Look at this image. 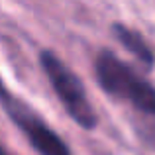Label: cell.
<instances>
[{"label": "cell", "mask_w": 155, "mask_h": 155, "mask_svg": "<svg viewBox=\"0 0 155 155\" xmlns=\"http://www.w3.org/2000/svg\"><path fill=\"white\" fill-rule=\"evenodd\" d=\"M38 63L67 116L81 130L92 132L98 128V114L88 98L87 87L79 79V75L49 47L39 51Z\"/></svg>", "instance_id": "2"}, {"label": "cell", "mask_w": 155, "mask_h": 155, "mask_svg": "<svg viewBox=\"0 0 155 155\" xmlns=\"http://www.w3.org/2000/svg\"><path fill=\"white\" fill-rule=\"evenodd\" d=\"M6 88H8V84L4 83V79L0 77V92H2V91H6Z\"/></svg>", "instance_id": "6"}, {"label": "cell", "mask_w": 155, "mask_h": 155, "mask_svg": "<svg viewBox=\"0 0 155 155\" xmlns=\"http://www.w3.org/2000/svg\"><path fill=\"white\" fill-rule=\"evenodd\" d=\"M0 155H12V153L6 149V145H2V143H0Z\"/></svg>", "instance_id": "5"}, {"label": "cell", "mask_w": 155, "mask_h": 155, "mask_svg": "<svg viewBox=\"0 0 155 155\" xmlns=\"http://www.w3.org/2000/svg\"><path fill=\"white\" fill-rule=\"evenodd\" d=\"M110 34L116 39V43H120L128 51V55L134 57V61L143 73L155 71V51L140 30H136V28L128 26L124 22H112L110 24Z\"/></svg>", "instance_id": "4"}, {"label": "cell", "mask_w": 155, "mask_h": 155, "mask_svg": "<svg viewBox=\"0 0 155 155\" xmlns=\"http://www.w3.org/2000/svg\"><path fill=\"white\" fill-rule=\"evenodd\" d=\"M0 108L38 155H73L69 143L47 124L45 118L26 100L14 96L10 88L0 94Z\"/></svg>", "instance_id": "3"}, {"label": "cell", "mask_w": 155, "mask_h": 155, "mask_svg": "<svg viewBox=\"0 0 155 155\" xmlns=\"http://www.w3.org/2000/svg\"><path fill=\"white\" fill-rule=\"evenodd\" d=\"M92 75L106 96L155 118V84L145 77L147 73L137 71L116 51L102 47L92 59Z\"/></svg>", "instance_id": "1"}]
</instances>
